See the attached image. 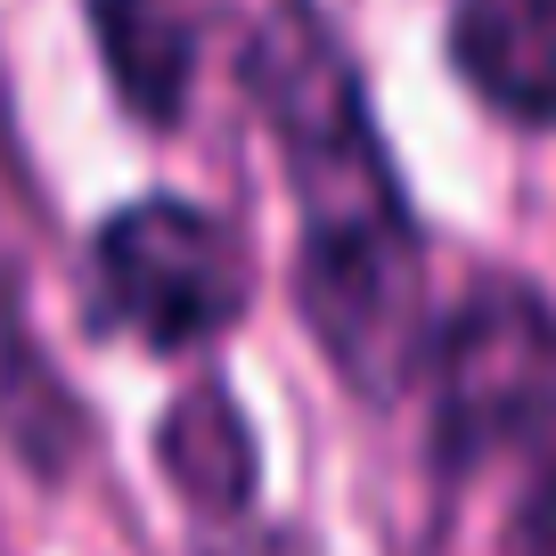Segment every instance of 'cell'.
Segmentation results:
<instances>
[{"label": "cell", "instance_id": "cell-1", "mask_svg": "<svg viewBox=\"0 0 556 556\" xmlns=\"http://www.w3.org/2000/svg\"><path fill=\"white\" fill-rule=\"evenodd\" d=\"M245 90L287 156V189L303 213V328L352 393H401L426 377L442 319L426 312V245L377 139L361 66L312 0H278L245 41Z\"/></svg>", "mask_w": 556, "mask_h": 556}, {"label": "cell", "instance_id": "cell-2", "mask_svg": "<svg viewBox=\"0 0 556 556\" xmlns=\"http://www.w3.org/2000/svg\"><path fill=\"white\" fill-rule=\"evenodd\" d=\"M442 467H491L556 426V303L532 278H475L426 352Z\"/></svg>", "mask_w": 556, "mask_h": 556}, {"label": "cell", "instance_id": "cell-3", "mask_svg": "<svg viewBox=\"0 0 556 556\" xmlns=\"http://www.w3.org/2000/svg\"><path fill=\"white\" fill-rule=\"evenodd\" d=\"M90 303L148 352H197L229 336L254 303V262L238 229L189 197H139L90 238Z\"/></svg>", "mask_w": 556, "mask_h": 556}, {"label": "cell", "instance_id": "cell-4", "mask_svg": "<svg viewBox=\"0 0 556 556\" xmlns=\"http://www.w3.org/2000/svg\"><path fill=\"white\" fill-rule=\"evenodd\" d=\"M451 66L491 115L556 131V0H458Z\"/></svg>", "mask_w": 556, "mask_h": 556}, {"label": "cell", "instance_id": "cell-5", "mask_svg": "<svg viewBox=\"0 0 556 556\" xmlns=\"http://www.w3.org/2000/svg\"><path fill=\"white\" fill-rule=\"evenodd\" d=\"M156 467L197 516L213 523H238L262 491V451H254V426H245L238 393L229 384H189L173 393V409L156 417Z\"/></svg>", "mask_w": 556, "mask_h": 556}, {"label": "cell", "instance_id": "cell-6", "mask_svg": "<svg viewBox=\"0 0 556 556\" xmlns=\"http://www.w3.org/2000/svg\"><path fill=\"white\" fill-rule=\"evenodd\" d=\"M90 34H99L106 58V83L115 99L131 106L139 123H173L180 99H189V74H197V34L173 0H90Z\"/></svg>", "mask_w": 556, "mask_h": 556}, {"label": "cell", "instance_id": "cell-7", "mask_svg": "<svg viewBox=\"0 0 556 556\" xmlns=\"http://www.w3.org/2000/svg\"><path fill=\"white\" fill-rule=\"evenodd\" d=\"M516 556H556V458L532 475V491H523V516H516Z\"/></svg>", "mask_w": 556, "mask_h": 556}, {"label": "cell", "instance_id": "cell-8", "mask_svg": "<svg viewBox=\"0 0 556 556\" xmlns=\"http://www.w3.org/2000/svg\"><path fill=\"white\" fill-rule=\"evenodd\" d=\"M205 556H303V540H287V532H238V540H222V548H205Z\"/></svg>", "mask_w": 556, "mask_h": 556}]
</instances>
